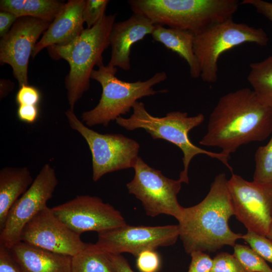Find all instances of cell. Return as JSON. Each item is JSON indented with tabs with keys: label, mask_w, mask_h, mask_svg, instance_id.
Returning a JSON list of instances; mask_svg holds the SVG:
<instances>
[{
	"label": "cell",
	"mask_w": 272,
	"mask_h": 272,
	"mask_svg": "<svg viewBox=\"0 0 272 272\" xmlns=\"http://www.w3.org/2000/svg\"><path fill=\"white\" fill-rule=\"evenodd\" d=\"M40 100V94L38 90L28 85L20 87L16 96V101L18 105H37Z\"/></svg>",
	"instance_id": "4dcf8cb0"
},
{
	"label": "cell",
	"mask_w": 272,
	"mask_h": 272,
	"mask_svg": "<svg viewBox=\"0 0 272 272\" xmlns=\"http://www.w3.org/2000/svg\"><path fill=\"white\" fill-rule=\"evenodd\" d=\"M234 211L226 175L216 176L210 190L198 204L184 208L178 221L179 237L185 252H213L225 245L233 247L242 235L233 232L229 221Z\"/></svg>",
	"instance_id": "7a4b0ae2"
},
{
	"label": "cell",
	"mask_w": 272,
	"mask_h": 272,
	"mask_svg": "<svg viewBox=\"0 0 272 272\" xmlns=\"http://www.w3.org/2000/svg\"><path fill=\"white\" fill-rule=\"evenodd\" d=\"M21 241L71 257L85 249L89 245L81 240L80 235L61 222L48 207L26 225L22 232Z\"/></svg>",
	"instance_id": "9a60e30c"
},
{
	"label": "cell",
	"mask_w": 272,
	"mask_h": 272,
	"mask_svg": "<svg viewBox=\"0 0 272 272\" xmlns=\"http://www.w3.org/2000/svg\"><path fill=\"white\" fill-rule=\"evenodd\" d=\"M242 239L265 261L272 263L271 240L250 231L242 235Z\"/></svg>",
	"instance_id": "484cf974"
},
{
	"label": "cell",
	"mask_w": 272,
	"mask_h": 272,
	"mask_svg": "<svg viewBox=\"0 0 272 272\" xmlns=\"http://www.w3.org/2000/svg\"><path fill=\"white\" fill-rule=\"evenodd\" d=\"M191 260L187 272H212L213 258L205 252L195 251L190 254Z\"/></svg>",
	"instance_id": "f546056e"
},
{
	"label": "cell",
	"mask_w": 272,
	"mask_h": 272,
	"mask_svg": "<svg viewBox=\"0 0 272 272\" xmlns=\"http://www.w3.org/2000/svg\"><path fill=\"white\" fill-rule=\"evenodd\" d=\"M85 0H69L57 15L35 45L34 58L43 49L54 45L66 44L78 37L85 29L83 11Z\"/></svg>",
	"instance_id": "e0dca14e"
},
{
	"label": "cell",
	"mask_w": 272,
	"mask_h": 272,
	"mask_svg": "<svg viewBox=\"0 0 272 272\" xmlns=\"http://www.w3.org/2000/svg\"><path fill=\"white\" fill-rule=\"evenodd\" d=\"M71 272H116L108 253L89 243L87 247L72 257Z\"/></svg>",
	"instance_id": "7402d4cb"
},
{
	"label": "cell",
	"mask_w": 272,
	"mask_h": 272,
	"mask_svg": "<svg viewBox=\"0 0 272 272\" xmlns=\"http://www.w3.org/2000/svg\"><path fill=\"white\" fill-rule=\"evenodd\" d=\"M0 272H20L10 250L0 245Z\"/></svg>",
	"instance_id": "1f68e13d"
},
{
	"label": "cell",
	"mask_w": 272,
	"mask_h": 272,
	"mask_svg": "<svg viewBox=\"0 0 272 272\" xmlns=\"http://www.w3.org/2000/svg\"><path fill=\"white\" fill-rule=\"evenodd\" d=\"M108 254L116 272H134L121 254Z\"/></svg>",
	"instance_id": "8d00e7d4"
},
{
	"label": "cell",
	"mask_w": 272,
	"mask_h": 272,
	"mask_svg": "<svg viewBox=\"0 0 272 272\" xmlns=\"http://www.w3.org/2000/svg\"><path fill=\"white\" fill-rule=\"evenodd\" d=\"M247 81L258 98L272 108V54L250 64Z\"/></svg>",
	"instance_id": "44dd1931"
},
{
	"label": "cell",
	"mask_w": 272,
	"mask_h": 272,
	"mask_svg": "<svg viewBox=\"0 0 272 272\" xmlns=\"http://www.w3.org/2000/svg\"><path fill=\"white\" fill-rule=\"evenodd\" d=\"M10 250L20 272H71V256L22 241Z\"/></svg>",
	"instance_id": "ac0fdd59"
},
{
	"label": "cell",
	"mask_w": 272,
	"mask_h": 272,
	"mask_svg": "<svg viewBox=\"0 0 272 272\" xmlns=\"http://www.w3.org/2000/svg\"><path fill=\"white\" fill-rule=\"evenodd\" d=\"M212 272H246L233 254L222 252L213 258Z\"/></svg>",
	"instance_id": "83f0119b"
},
{
	"label": "cell",
	"mask_w": 272,
	"mask_h": 272,
	"mask_svg": "<svg viewBox=\"0 0 272 272\" xmlns=\"http://www.w3.org/2000/svg\"><path fill=\"white\" fill-rule=\"evenodd\" d=\"M58 184L54 169L45 164L27 191L13 205L0 233V245L10 249L21 241L26 225L46 208Z\"/></svg>",
	"instance_id": "8fae6325"
},
{
	"label": "cell",
	"mask_w": 272,
	"mask_h": 272,
	"mask_svg": "<svg viewBox=\"0 0 272 272\" xmlns=\"http://www.w3.org/2000/svg\"><path fill=\"white\" fill-rule=\"evenodd\" d=\"M108 0H86L83 11V18L90 28L96 24L105 15Z\"/></svg>",
	"instance_id": "4316f807"
},
{
	"label": "cell",
	"mask_w": 272,
	"mask_h": 272,
	"mask_svg": "<svg viewBox=\"0 0 272 272\" xmlns=\"http://www.w3.org/2000/svg\"><path fill=\"white\" fill-rule=\"evenodd\" d=\"M51 22L31 17L17 19L10 31L0 41V62L8 64L19 87L28 85L29 58L40 35Z\"/></svg>",
	"instance_id": "5bb4252c"
},
{
	"label": "cell",
	"mask_w": 272,
	"mask_h": 272,
	"mask_svg": "<svg viewBox=\"0 0 272 272\" xmlns=\"http://www.w3.org/2000/svg\"><path fill=\"white\" fill-rule=\"evenodd\" d=\"M39 110L37 105H19L17 116L19 120L27 123H33L37 120Z\"/></svg>",
	"instance_id": "d6a6232c"
},
{
	"label": "cell",
	"mask_w": 272,
	"mask_h": 272,
	"mask_svg": "<svg viewBox=\"0 0 272 272\" xmlns=\"http://www.w3.org/2000/svg\"><path fill=\"white\" fill-rule=\"evenodd\" d=\"M134 175L126 184L128 192L139 199L147 215L154 217L165 214L177 221L183 210L177 195L181 188L180 179L174 180L164 176L138 157L133 167Z\"/></svg>",
	"instance_id": "9c48e42d"
},
{
	"label": "cell",
	"mask_w": 272,
	"mask_h": 272,
	"mask_svg": "<svg viewBox=\"0 0 272 272\" xmlns=\"http://www.w3.org/2000/svg\"><path fill=\"white\" fill-rule=\"evenodd\" d=\"M26 167H5L0 170V230L13 205L33 182Z\"/></svg>",
	"instance_id": "d6986e66"
},
{
	"label": "cell",
	"mask_w": 272,
	"mask_h": 272,
	"mask_svg": "<svg viewBox=\"0 0 272 272\" xmlns=\"http://www.w3.org/2000/svg\"><path fill=\"white\" fill-rule=\"evenodd\" d=\"M155 26L145 16L136 13L126 20L115 22L109 36L111 53L107 65L129 71L132 46L147 35L152 34Z\"/></svg>",
	"instance_id": "2e32d148"
},
{
	"label": "cell",
	"mask_w": 272,
	"mask_h": 272,
	"mask_svg": "<svg viewBox=\"0 0 272 272\" xmlns=\"http://www.w3.org/2000/svg\"><path fill=\"white\" fill-rule=\"evenodd\" d=\"M18 18L10 13L0 12V37L4 36L11 29Z\"/></svg>",
	"instance_id": "d590c367"
},
{
	"label": "cell",
	"mask_w": 272,
	"mask_h": 272,
	"mask_svg": "<svg viewBox=\"0 0 272 272\" xmlns=\"http://www.w3.org/2000/svg\"><path fill=\"white\" fill-rule=\"evenodd\" d=\"M233 255L246 272H272L266 261L247 246L236 244Z\"/></svg>",
	"instance_id": "cb8c5ba5"
},
{
	"label": "cell",
	"mask_w": 272,
	"mask_h": 272,
	"mask_svg": "<svg viewBox=\"0 0 272 272\" xmlns=\"http://www.w3.org/2000/svg\"><path fill=\"white\" fill-rule=\"evenodd\" d=\"M151 35L155 41L162 43L186 61L192 78H200V66L194 52L195 34L193 33L156 25Z\"/></svg>",
	"instance_id": "ffe728a7"
},
{
	"label": "cell",
	"mask_w": 272,
	"mask_h": 272,
	"mask_svg": "<svg viewBox=\"0 0 272 272\" xmlns=\"http://www.w3.org/2000/svg\"><path fill=\"white\" fill-rule=\"evenodd\" d=\"M53 214L77 234L88 231L98 233L126 224L121 213L100 198L77 196L51 208Z\"/></svg>",
	"instance_id": "4fadbf2b"
},
{
	"label": "cell",
	"mask_w": 272,
	"mask_h": 272,
	"mask_svg": "<svg viewBox=\"0 0 272 272\" xmlns=\"http://www.w3.org/2000/svg\"><path fill=\"white\" fill-rule=\"evenodd\" d=\"M70 127L87 142L92 158L94 181L114 171L133 168L140 149L139 144L121 134H101L86 126L79 119L74 110L65 112Z\"/></svg>",
	"instance_id": "ba28073f"
},
{
	"label": "cell",
	"mask_w": 272,
	"mask_h": 272,
	"mask_svg": "<svg viewBox=\"0 0 272 272\" xmlns=\"http://www.w3.org/2000/svg\"><path fill=\"white\" fill-rule=\"evenodd\" d=\"M98 234V240L93 244L97 250L111 254L127 252L135 257L146 250L173 245L179 237L178 225L146 226L126 224Z\"/></svg>",
	"instance_id": "7c38bea8"
},
{
	"label": "cell",
	"mask_w": 272,
	"mask_h": 272,
	"mask_svg": "<svg viewBox=\"0 0 272 272\" xmlns=\"http://www.w3.org/2000/svg\"><path fill=\"white\" fill-rule=\"evenodd\" d=\"M132 109L133 113L129 118L120 116L116 119V123L128 130L143 128L153 139L166 140L180 149L183 154V170L180 173L179 179L182 182L189 183V166L193 157L198 154L217 159L233 172V168L229 163V156L221 152H212L200 148L190 141L189 132L203 122L205 115L202 113L188 116L186 112L175 111L167 113L164 117H155L147 111L142 102L139 101Z\"/></svg>",
	"instance_id": "5b68a950"
},
{
	"label": "cell",
	"mask_w": 272,
	"mask_h": 272,
	"mask_svg": "<svg viewBox=\"0 0 272 272\" xmlns=\"http://www.w3.org/2000/svg\"><path fill=\"white\" fill-rule=\"evenodd\" d=\"M272 133V108L254 91L243 88L223 95L211 112L201 145L217 147L228 156L241 146L262 142Z\"/></svg>",
	"instance_id": "6da1fadb"
},
{
	"label": "cell",
	"mask_w": 272,
	"mask_h": 272,
	"mask_svg": "<svg viewBox=\"0 0 272 272\" xmlns=\"http://www.w3.org/2000/svg\"><path fill=\"white\" fill-rule=\"evenodd\" d=\"M1 99L6 97L14 88V83L8 80H1Z\"/></svg>",
	"instance_id": "74e56055"
},
{
	"label": "cell",
	"mask_w": 272,
	"mask_h": 272,
	"mask_svg": "<svg viewBox=\"0 0 272 272\" xmlns=\"http://www.w3.org/2000/svg\"><path fill=\"white\" fill-rule=\"evenodd\" d=\"M133 13L154 24L197 34L233 18L240 4L237 0H129Z\"/></svg>",
	"instance_id": "277c9868"
},
{
	"label": "cell",
	"mask_w": 272,
	"mask_h": 272,
	"mask_svg": "<svg viewBox=\"0 0 272 272\" xmlns=\"http://www.w3.org/2000/svg\"><path fill=\"white\" fill-rule=\"evenodd\" d=\"M64 5V3L55 0H25L22 17H33L51 23Z\"/></svg>",
	"instance_id": "603a6c76"
},
{
	"label": "cell",
	"mask_w": 272,
	"mask_h": 272,
	"mask_svg": "<svg viewBox=\"0 0 272 272\" xmlns=\"http://www.w3.org/2000/svg\"><path fill=\"white\" fill-rule=\"evenodd\" d=\"M136 265L140 272H158L161 266V258L156 250H146L137 257Z\"/></svg>",
	"instance_id": "f1b7e54d"
},
{
	"label": "cell",
	"mask_w": 272,
	"mask_h": 272,
	"mask_svg": "<svg viewBox=\"0 0 272 272\" xmlns=\"http://www.w3.org/2000/svg\"><path fill=\"white\" fill-rule=\"evenodd\" d=\"M117 71V67L103 64L92 72L91 79L101 85L102 92L98 104L82 114V121L87 126L103 125L106 127L110 121L129 112L138 100L168 91L153 88L154 86L167 79L164 71L157 72L146 81L134 82L119 79L116 76Z\"/></svg>",
	"instance_id": "8992f818"
},
{
	"label": "cell",
	"mask_w": 272,
	"mask_h": 272,
	"mask_svg": "<svg viewBox=\"0 0 272 272\" xmlns=\"http://www.w3.org/2000/svg\"><path fill=\"white\" fill-rule=\"evenodd\" d=\"M228 187L236 219L247 231L267 237L272 221V182L248 181L232 173Z\"/></svg>",
	"instance_id": "30bf717a"
},
{
	"label": "cell",
	"mask_w": 272,
	"mask_h": 272,
	"mask_svg": "<svg viewBox=\"0 0 272 272\" xmlns=\"http://www.w3.org/2000/svg\"><path fill=\"white\" fill-rule=\"evenodd\" d=\"M268 41L269 38L263 29L237 23L233 18L215 24L195 34L194 52L200 66V78L208 83L216 82L218 60L223 53L246 43L265 46Z\"/></svg>",
	"instance_id": "52a82bcc"
},
{
	"label": "cell",
	"mask_w": 272,
	"mask_h": 272,
	"mask_svg": "<svg viewBox=\"0 0 272 272\" xmlns=\"http://www.w3.org/2000/svg\"><path fill=\"white\" fill-rule=\"evenodd\" d=\"M116 17V14L105 15L71 42L47 47L53 59H63L69 64L70 71L65 84L71 110H74L77 102L88 90L94 66L104 64L103 53L110 45V34Z\"/></svg>",
	"instance_id": "3957f363"
},
{
	"label": "cell",
	"mask_w": 272,
	"mask_h": 272,
	"mask_svg": "<svg viewBox=\"0 0 272 272\" xmlns=\"http://www.w3.org/2000/svg\"><path fill=\"white\" fill-rule=\"evenodd\" d=\"M254 181L260 182H272V134L264 146H260L255 154Z\"/></svg>",
	"instance_id": "d4e9b609"
},
{
	"label": "cell",
	"mask_w": 272,
	"mask_h": 272,
	"mask_svg": "<svg viewBox=\"0 0 272 272\" xmlns=\"http://www.w3.org/2000/svg\"><path fill=\"white\" fill-rule=\"evenodd\" d=\"M266 237L272 240V221L270 226L269 232Z\"/></svg>",
	"instance_id": "f35d334b"
},
{
	"label": "cell",
	"mask_w": 272,
	"mask_h": 272,
	"mask_svg": "<svg viewBox=\"0 0 272 272\" xmlns=\"http://www.w3.org/2000/svg\"><path fill=\"white\" fill-rule=\"evenodd\" d=\"M25 0H1V11L10 13L18 18L22 17L23 9Z\"/></svg>",
	"instance_id": "e575fe53"
},
{
	"label": "cell",
	"mask_w": 272,
	"mask_h": 272,
	"mask_svg": "<svg viewBox=\"0 0 272 272\" xmlns=\"http://www.w3.org/2000/svg\"><path fill=\"white\" fill-rule=\"evenodd\" d=\"M241 4L250 5L272 22V3L263 0H243Z\"/></svg>",
	"instance_id": "836d02e7"
}]
</instances>
